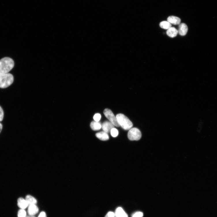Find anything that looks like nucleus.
Returning a JSON list of instances; mask_svg holds the SVG:
<instances>
[{
    "instance_id": "f257e3e1",
    "label": "nucleus",
    "mask_w": 217,
    "mask_h": 217,
    "mask_svg": "<svg viewBox=\"0 0 217 217\" xmlns=\"http://www.w3.org/2000/svg\"><path fill=\"white\" fill-rule=\"evenodd\" d=\"M14 66L13 60L9 57H5L0 60V74L8 73Z\"/></svg>"
},
{
    "instance_id": "f03ea898",
    "label": "nucleus",
    "mask_w": 217,
    "mask_h": 217,
    "mask_svg": "<svg viewBox=\"0 0 217 217\" xmlns=\"http://www.w3.org/2000/svg\"><path fill=\"white\" fill-rule=\"evenodd\" d=\"M116 117L119 126L124 130H130L133 127V124L132 122L124 114L121 113L118 114Z\"/></svg>"
},
{
    "instance_id": "7ed1b4c3",
    "label": "nucleus",
    "mask_w": 217,
    "mask_h": 217,
    "mask_svg": "<svg viewBox=\"0 0 217 217\" xmlns=\"http://www.w3.org/2000/svg\"><path fill=\"white\" fill-rule=\"evenodd\" d=\"M14 78L10 73L0 74V88L5 89L10 86L13 83Z\"/></svg>"
},
{
    "instance_id": "20e7f679",
    "label": "nucleus",
    "mask_w": 217,
    "mask_h": 217,
    "mask_svg": "<svg viewBox=\"0 0 217 217\" xmlns=\"http://www.w3.org/2000/svg\"><path fill=\"white\" fill-rule=\"evenodd\" d=\"M128 137L131 141H138L141 137V133L138 128H132L128 131Z\"/></svg>"
},
{
    "instance_id": "39448f33",
    "label": "nucleus",
    "mask_w": 217,
    "mask_h": 217,
    "mask_svg": "<svg viewBox=\"0 0 217 217\" xmlns=\"http://www.w3.org/2000/svg\"><path fill=\"white\" fill-rule=\"evenodd\" d=\"M104 113L105 116L115 126L119 127L120 126L118 123L117 118L114 116L113 113L110 109L106 108L104 111Z\"/></svg>"
},
{
    "instance_id": "423d86ee",
    "label": "nucleus",
    "mask_w": 217,
    "mask_h": 217,
    "mask_svg": "<svg viewBox=\"0 0 217 217\" xmlns=\"http://www.w3.org/2000/svg\"><path fill=\"white\" fill-rule=\"evenodd\" d=\"M102 128L104 131L109 133L112 129L114 128V126L110 121H105L102 125Z\"/></svg>"
},
{
    "instance_id": "0eeeda50",
    "label": "nucleus",
    "mask_w": 217,
    "mask_h": 217,
    "mask_svg": "<svg viewBox=\"0 0 217 217\" xmlns=\"http://www.w3.org/2000/svg\"><path fill=\"white\" fill-rule=\"evenodd\" d=\"M188 29V26L186 24L184 23L180 24L177 30L178 33L181 36H185L187 33Z\"/></svg>"
},
{
    "instance_id": "6e6552de",
    "label": "nucleus",
    "mask_w": 217,
    "mask_h": 217,
    "mask_svg": "<svg viewBox=\"0 0 217 217\" xmlns=\"http://www.w3.org/2000/svg\"><path fill=\"white\" fill-rule=\"evenodd\" d=\"M39 212V209L36 205H29L28 212L31 216H33L37 214Z\"/></svg>"
},
{
    "instance_id": "1a4fd4ad",
    "label": "nucleus",
    "mask_w": 217,
    "mask_h": 217,
    "mask_svg": "<svg viewBox=\"0 0 217 217\" xmlns=\"http://www.w3.org/2000/svg\"><path fill=\"white\" fill-rule=\"evenodd\" d=\"M17 205L20 209H25L29 206L25 199L22 198H19L18 199Z\"/></svg>"
},
{
    "instance_id": "9d476101",
    "label": "nucleus",
    "mask_w": 217,
    "mask_h": 217,
    "mask_svg": "<svg viewBox=\"0 0 217 217\" xmlns=\"http://www.w3.org/2000/svg\"><path fill=\"white\" fill-rule=\"evenodd\" d=\"M167 20L168 22L174 25H179L181 22V19L179 18L174 16H169Z\"/></svg>"
},
{
    "instance_id": "9b49d317",
    "label": "nucleus",
    "mask_w": 217,
    "mask_h": 217,
    "mask_svg": "<svg viewBox=\"0 0 217 217\" xmlns=\"http://www.w3.org/2000/svg\"><path fill=\"white\" fill-rule=\"evenodd\" d=\"M116 217H128L127 214L121 207H118L115 213Z\"/></svg>"
},
{
    "instance_id": "f8f14e48",
    "label": "nucleus",
    "mask_w": 217,
    "mask_h": 217,
    "mask_svg": "<svg viewBox=\"0 0 217 217\" xmlns=\"http://www.w3.org/2000/svg\"><path fill=\"white\" fill-rule=\"evenodd\" d=\"M178 33L177 30L173 27H171V28L168 29L167 31V35L172 38H173L176 36Z\"/></svg>"
},
{
    "instance_id": "ddd939ff",
    "label": "nucleus",
    "mask_w": 217,
    "mask_h": 217,
    "mask_svg": "<svg viewBox=\"0 0 217 217\" xmlns=\"http://www.w3.org/2000/svg\"><path fill=\"white\" fill-rule=\"evenodd\" d=\"M96 136L98 138L102 141H107L109 138L107 133L104 131L96 133Z\"/></svg>"
},
{
    "instance_id": "4468645a",
    "label": "nucleus",
    "mask_w": 217,
    "mask_h": 217,
    "mask_svg": "<svg viewBox=\"0 0 217 217\" xmlns=\"http://www.w3.org/2000/svg\"><path fill=\"white\" fill-rule=\"evenodd\" d=\"M90 127L93 130L97 131L102 128V125L99 121H93L90 124Z\"/></svg>"
},
{
    "instance_id": "2eb2a0df",
    "label": "nucleus",
    "mask_w": 217,
    "mask_h": 217,
    "mask_svg": "<svg viewBox=\"0 0 217 217\" xmlns=\"http://www.w3.org/2000/svg\"><path fill=\"white\" fill-rule=\"evenodd\" d=\"M25 200L27 203H28L29 205H36L37 203L36 199L33 197V196L30 195H28L26 196Z\"/></svg>"
},
{
    "instance_id": "dca6fc26",
    "label": "nucleus",
    "mask_w": 217,
    "mask_h": 217,
    "mask_svg": "<svg viewBox=\"0 0 217 217\" xmlns=\"http://www.w3.org/2000/svg\"><path fill=\"white\" fill-rule=\"evenodd\" d=\"M160 26L163 29L168 30L171 28L172 24L168 21H164L160 23Z\"/></svg>"
},
{
    "instance_id": "f3484780",
    "label": "nucleus",
    "mask_w": 217,
    "mask_h": 217,
    "mask_svg": "<svg viewBox=\"0 0 217 217\" xmlns=\"http://www.w3.org/2000/svg\"><path fill=\"white\" fill-rule=\"evenodd\" d=\"M18 217H26V212L25 209H20L18 213Z\"/></svg>"
},
{
    "instance_id": "a211bd4d",
    "label": "nucleus",
    "mask_w": 217,
    "mask_h": 217,
    "mask_svg": "<svg viewBox=\"0 0 217 217\" xmlns=\"http://www.w3.org/2000/svg\"><path fill=\"white\" fill-rule=\"evenodd\" d=\"M111 134L113 137H117L119 134V132L116 128H113L111 131Z\"/></svg>"
},
{
    "instance_id": "6ab92c4d",
    "label": "nucleus",
    "mask_w": 217,
    "mask_h": 217,
    "mask_svg": "<svg viewBox=\"0 0 217 217\" xmlns=\"http://www.w3.org/2000/svg\"><path fill=\"white\" fill-rule=\"evenodd\" d=\"M143 213L140 212H135L132 215V217H143Z\"/></svg>"
},
{
    "instance_id": "aec40b11",
    "label": "nucleus",
    "mask_w": 217,
    "mask_h": 217,
    "mask_svg": "<svg viewBox=\"0 0 217 217\" xmlns=\"http://www.w3.org/2000/svg\"><path fill=\"white\" fill-rule=\"evenodd\" d=\"M101 118V115L99 113H96L94 115L93 118L95 121L99 122Z\"/></svg>"
},
{
    "instance_id": "412c9836",
    "label": "nucleus",
    "mask_w": 217,
    "mask_h": 217,
    "mask_svg": "<svg viewBox=\"0 0 217 217\" xmlns=\"http://www.w3.org/2000/svg\"><path fill=\"white\" fill-rule=\"evenodd\" d=\"M4 117V113L1 107L0 106V121H3Z\"/></svg>"
},
{
    "instance_id": "4be33fe9",
    "label": "nucleus",
    "mask_w": 217,
    "mask_h": 217,
    "mask_svg": "<svg viewBox=\"0 0 217 217\" xmlns=\"http://www.w3.org/2000/svg\"><path fill=\"white\" fill-rule=\"evenodd\" d=\"M115 213L110 212L108 213L105 217H115Z\"/></svg>"
},
{
    "instance_id": "5701e85b",
    "label": "nucleus",
    "mask_w": 217,
    "mask_h": 217,
    "mask_svg": "<svg viewBox=\"0 0 217 217\" xmlns=\"http://www.w3.org/2000/svg\"><path fill=\"white\" fill-rule=\"evenodd\" d=\"M38 217H47L45 213L44 212H41L39 214Z\"/></svg>"
},
{
    "instance_id": "b1692460",
    "label": "nucleus",
    "mask_w": 217,
    "mask_h": 217,
    "mask_svg": "<svg viewBox=\"0 0 217 217\" xmlns=\"http://www.w3.org/2000/svg\"><path fill=\"white\" fill-rule=\"evenodd\" d=\"M3 128V126L0 123V133H1Z\"/></svg>"
},
{
    "instance_id": "393cba45",
    "label": "nucleus",
    "mask_w": 217,
    "mask_h": 217,
    "mask_svg": "<svg viewBox=\"0 0 217 217\" xmlns=\"http://www.w3.org/2000/svg\"><path fill=\"white\" fill-rule=\"evenodd\" d=\"M26 217H35V216H27Z\"/></svg>"
}]
</instances>
